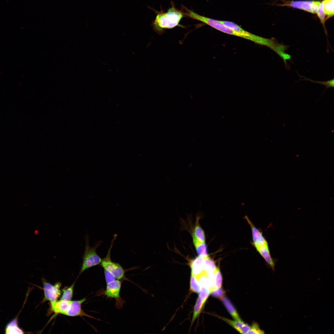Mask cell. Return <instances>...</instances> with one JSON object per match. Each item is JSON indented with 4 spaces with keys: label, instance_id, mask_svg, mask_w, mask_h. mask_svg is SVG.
Masks as SVG:
<instances>
[{
    "label": "cell",
    "instance_id": "cell-1",
    "mask_svg": "<svg viewBox=\"0 0 334 334\" xmlns=\"http://www.w3.org/2000/svg\"><path fill=\"white\" fill-rule=\"evenodd\" d=\"M167 11L162 10L160 11L155 10L156 16L152 22V25L153 30L158 34H161L165 29H171L179 25L182 18L185 17L182 10L176 8L174 3Z\"/></svg>",
    "mask_w": 334,
    "mask_h": 334
},
{
    "label": "cell",
    "instance_id": "cell-2",
    "mask_svg": "<svg viewBox=\"0 0 334 334\" xmlns=\"http://www.w3.org/2000/svg\"><path fill=\"white\" fill-rule=\"evenodd\" d=\"M85 245L84 251L82 256V262L79 274L93 267L100 265L102 259L97 254L96 249L101 245L102 241H98L91 247L89 245V236L88 233L84 237Z\"/></svg>",
    "mask_w": 334,
    "mask_h": 334
},
{
    "label": "cell",
    "instance_id": "cell-3",
    "mask_svg": "<svg viewBox=\"0 0 334 334\" xmlns=\"http://www.w3.org/2000/svg\"><path fill=\"white\" fill-rule=\"evenodd\" d=\"M185 16L201 21L223 32L240 37L239 32L223 24L221 21L199 15L185 6L183 7Z\"/></svg>",
    "mask_w": 334,
    "mask_h": 334
},
{
    "label": "cell",
    "instance_id": "cell-4",
    "mask_svg": "<svg viewBox=\"0 0 334 334\" xmlns=\"http://www.w3.org/2000/svg\"><path fill=\"white\" fill-rule=\"evenodd\" d=\"M117 237V234L113 235L107 254L105 257L102 259L100 265L104 270H106L111 273L116 279L120 280L125 277V270L119 263L113 261L111 258V250Z\"/></svg>",
    "mask_w": 334,
    "mask_h": 334
},
{
    "label": "cell",
    "instance_id": "cell-5",
    "mask_svg": "<svg viewBox=\"0 0 334 334\" xmlns=\"http://www.w3.org/2000/svg\"><path fill=\"white\" fill-rule=\"evenodd\" d=\"M122 286V282L119 280L106 284V288L104 292V294L107 298H114L116 301V307L121 308L125 302L120 296V292Z\"/></svg>",
    "mask_w": 334,
    "mask_h": 334
},
{
    "label": "cell",
    "instance_id": "cell-6",
    "mask_svg": "<svg viewBox=\"0 0 334 334\" xmlns=\"http://www.w3.org/2000/svg\"><path fill=\"white\" fill-rule=\"evenodd\" d=\"M224 25L233 30L239 33H244L246 31L236 24L229 21H221ZM252 36L250 40L256 43L267 46L272 49L275 45L276 42L274 40L268 39L252 34Z\"/></svg>",
    "mask_w": 334,
    "mask_h": 334
},
{
    "label": "cell",
    "instance_id": "cell-7",
    "mask_svg": "<svg viewBox=\"0 0 334 334\" xmlns=\"http://www.w3.org/2000/svg\"><path fill=\"white\" fill-rule=\"evenodd\" d=\"M42 283L44 295L43 301H49L51 303L57 301L61 293V283L57 282L53 285L45 280H42Z\"/></svg>",
    "mask_w": 334,
    "mask_h": 334
},
{
    "label": "cell",
    "instance_id": "cell-8",
    "mask_svg": "<svg viewBox=\"0 0 334 334\" xmlns=\"http://www.w3.org/2000/svg\"><path fill=\"white\" fill-rule=\"evenodd\" d=\"M319 1H294L284 4V6L301 9L312 13H316L320 4Z\"/></svg>",
    "mask_w": 334,
    "mask_h": 334
},
{
    "label": "cell",
    "instance_id": "cell-9",
    "mask_svg": "<svg viewBox=\"0 0 334 334\" xmlns=\"http://www.w3.org/2000/svg\"><path fill=\"white\" fill-rule=\"evenodd\" d=\"M86 300V298H84L79 300L71 301L70 308L65 315L72 317L85 316L96 319V318L85 313L82 310V304Z\"/></svg>",
    "mask_w": 334,
    "mask_h": 334
},
{
    "label": "cell",
    "instance_id": "cell-10",
    "mask_svg": "<svg viewBox=\"0 0 334 334\" xmlns=\"http://www.w3.org/2000/svg\"><path fill=\"white\" fill-rule=\"evenodd\" d=\"M71 301L61 299L50 303V310L55 314L65 315L70 308Z\"/></svg>",
    "mask_w": 334,
    "mask_h": 334
},
{
    "label": "cell",
    "instance_id": "cell-11",
    "mask_svg": "<svg viewBox=\"0 0 334 334\" xmlns=\"http://www.w3.org/2000/svg\"><path fill=\"white\" fill-rule=\"evenodd\" d=\"M255 247L270 267L275 271V262L270 254L267 242Z\"/></svg>",
    "mask_w": 334,
    "mask_h": 334
},
{
    "label": "cell",
    "instance_id": "cell-12",
    "mask_svg": "<svg viewBox=\"0 0 334 334\" xmlns=\"http://www.w3.org/2000/svg\"><path fill=\"white\" fill-rule=\"evenodd\" d=\"M204 258L198 255L191 262L190 264L191 274L197 277L203 273Z\"/></svg>",
    "mask_w": 334,
    "mask_h": 334
},
{
    "label": "cell",
    "instance_id": "cell-13",
    "mask_svg": "<svg viewBox=\"0 0 334 334\" xmlns=\"http://www.w3.org/2000/svg\"><path fill=\"white\" fill-rule=\"evenodd\" d=\"M245 218L250 226L252 232L253 243L255 246V247L267 242L263 237L262 233L255 227L248 217L246 216Z\"/></svg>",
    "mask_w": 334,
    "mask_h": 334
},
{
    "label": "cell",
    "instance_id": "cell-14",
    "mask_svg": "<svg viewBox=\"0 0 334 334\" xmlns=\"http://www.w3.org/2000/svg\"><path fill=\"white\" fill-rule=\"evenodd\" d=\"M17 316L12 319L6 325L5 328V334H24L25 332L19 326L18 316Z\"/></svg>",
    "mask_w": 334,
    "mask_h": 334
},
{
    "label": "cell",
    "instance_id": "cell-15",
    "mask_svg": "<svg viewBox=\"0 0 334 334\" xmlns=\"http://www.w3.org/2000/svg\"><path fill=\"white\" fill-rule=\"evenodd\" d=\"M213 277L212 285L209 288L210 294L214 290L221 288L222 285V276L218 267H216L213 272Z\"/></svg>",
    "mask_w": 334,
    "mask_h": 334
},
{
    "label": "cell",
    "instance_id": "cell-16",
    "mask_svg": "<svg viewBox=\"0 0 334 334\" xmlns=\"http://www.w3.org/2000/svg\"><path fill=\"white\" fill-rule=\"evenodd\" d=\"M221 300L227 310L234 319L236 320H241L236 309L229 299L226 297L224 296Z\"/></svg>",
    "mask_w": 334,
    "mask_h": 334
},
{
    "label": "cell",
    "instance_id": "cell-17",
    "mask_svg": "<svg viewBox=\"0 0 334 334\" xmlns=\"http://www.w3.org/2000/svg\"><path fill=\"white\" fill-rule=\"evenodd\" d=\"M193 241L198 255L204 258L208 256L205 242H200L194 238H193Z\"/></svg>",
    "mask_w": 334,
    "mask_h": 334
},
{
    "label": "cell",
    "instance_id": "cell-18",
    "mask_svg": "<svg viewBox=\"0 0 334 334\" xmlns=\"http://www.w3.org/2000/svg\"><path fill=\"white\" fill-rule=\"evenodd\" d=\"M192 238H194L201 242H205V237L204 232L199 225L198 222L196 225L192 233Z\"/></svg>",
    "mask_w": 334,
    "mask_h": 334
},
{
    "label": "cell",
    "instance_id": "cell-19",
    "mask_svg": "<svg viewBox=\"0 0 334 334\" xmlns=\"http://www.w3.org/2000/svg\"><path fill=\"white\" fill-rule=\"evenodd\" d=\"M334 0H323L322 2L323 10L327 17H332L334 15Z\"/></svg>",
    "mask_w": 334,
    "mask_h": 334
},
{
    "label": "cell",
    "instance_id": "cell-20",
    "mask_svg": "<svg viewBox=\"0 0 334 334\" xmlns=\"http://www.w3.org/2000/svg\"><path fill=\"white\" fill-rule=\"evenodd\" d=\"M205 303V302H204L199 297L198 298L194 308L191 324H192L195 320L200 314Z\"/></svg>",
    "mask_w": 334,
    "mask_h": 334
},
{
    "label": "cell",
    "instance_id": "cell-21",
    "mask_svg": "<svg viewBox=\"0 0 334 334\" xmlns=\"http://www.w3.org/2000/svg\"><path fill=\"white\" fill-rule=\"evenodd\" d=\"M216 267L214 261L208 256L204 258L203 271L208 273H213Z\"/></svg>",
    "mask_w": 334,
    "mask_h": 334
},
{
    "label": "cell",
    "instance_id": "cell-22",
    "mask_svg": "<svg viewBox=\"0 0 334 334\" xmlns=\"http://www.w3.org/2000/svg\"><path fill=\"white\" fill-rule=\"evenodd\" d=\"M217 316L218 318L222 319L227 323L239 332H240L242 328L245 323L241 320H232L219 315H217Z\"/></svg>",
    "mask_w": 334,
    "mask_h": 334
},
{
    "label": "cell",
    "instance_id": "cell-23",
    "mask_svg": "<svg viewBox=\"0 0 334 334\" xmlns=\"http://www.w3.org/2000/svg\"><path fill=\"white\" fill-rule=\"evenodd\" d=\"M190 281V288L191 291L198 293L201 289V286L197 277L191 274Z\"/></svg>",
    "mask_w": 334,
    "mask_h": 334
},
{
    "label": "cell",
    "instance_id": "cell-24",
    "mask_svg": "<svg viewBox=\"0 0 334 334\" xmlns=\"http://www.w3.org/2000/svg\"><path fill=\"white\" fill-rule=\"evenodd\" d=\"M75 283H73L69 287L62 291L61 299L63 300L71 301L73 296V289Z\"/></svg>",
    "mask_w": 334,
    "mask_h": 334
},
{
    "label": "cell",
    "instance_id": "cell-25",
    "mask_svg": "<svg viewBox=\"0 0 334 334\" xmlns=\"http://www.w3.org/2000/svg\"><path fill=\"white\" fill-rule=\"evenodd\" d=\"M299 75L301 77H302V78H304V79H303L302 80H309V81H311L312 82H313L314 83H319V84H321L322 85H323L325 86L326 87V88L325 90H326L327 89H328V88H331V87L333 88L334 86V79H333L332 80H328V81H326L321 82V81H314V80H311V79H310L307 78H306V77H304L302 76H301L300 75Z\"/></svg>",
    "mask_w": 334,
    "mask_h": 334
},
{
    "label": "cell",
    "instance_id": "cell-26",
    "mask_svg": "<svg viewBox=\"0 0 334 334\" xmlns=\"http://www.w3.org/2000/svg\"><path fill=\"white\" fill-rule=\"evenodd\" d=\"M199 297L204 302H205L209 295L210 294L209 289L202 287L199 292Z\"/></svg>",
    "mask_w": 334,
    "mask_h": 334
},
{
    "label": "cell",
    "instance_id": "cell-27",
    "mask_svg": "<svg viewBox=\"0 0 334 334\" xmlns=\"http://www.w3.org/2000/svg\"><path fill=\"white\" fill-rule=\"evenodd\" d=\"M316 13L322 25L324 26L326 15L323 10V5L322 2L320 3Z\"/></svg>",
    "mask_w": 334,
    "mask_h": 334
},
{
    "label": "cell",
    "instance_id": "cell-28",
    "mask_svg": "<svg viewBox=\"0 0 334 334\" xmlns=\"http://www.w3.org/2000/svg\"><path fill=\"white\" fill-rule=\"evenodd\" d=\"M264 332L261 330L258 324L255 322H254L247 334H264Z\"/></svg>",
    "mask_w": 334,
    "mask_h": 334
},
{
    "label": "cell",
    "instance_id": "cell-29",
    "mask_svg": "<svg viewBox=\"0 0 334 334\" xmlns=\"http://www.w3.org/2000/svg\"><path fill=\"white\" fill-rule=\"evenodd\" d=\"M210 294L215 297L221 300L225 296V292L223 289L220 288L212 291Z\"/></svg>",
    "mask_w": 334,
    "mask_h": 334
},
{
    "label": "cell",
    "instance_id": "cell-30",
    "mask_svg": "<svg viewBox=\"0 0 334 334\" xmlns=\"http://www.w3.org/2000/svg\"><path fill=\"white\" fill-rule=\"evenodd\" d=\"M104 272L106 284L113 281L116 280L114 276L108 271L104 270Z\"/></svg>",
    "mask_w": 334,
    "mask_h": 334
},
{
    "label": "cell",
    "instance_id": "cell-31",
    "mask_svg": "<svg viewBox=\"0 0 334 334\" xmlns=\"http://www.w3.org/2000/svg\"><path fill=\"white\" fill-rule=\"evenodd\" d=\"M250 328V326L245 323L242 327L240 333L242 334H247Z\"/></svg>",
    "mask_w": 334,
    "mask_h": 334
}]
</instances>
